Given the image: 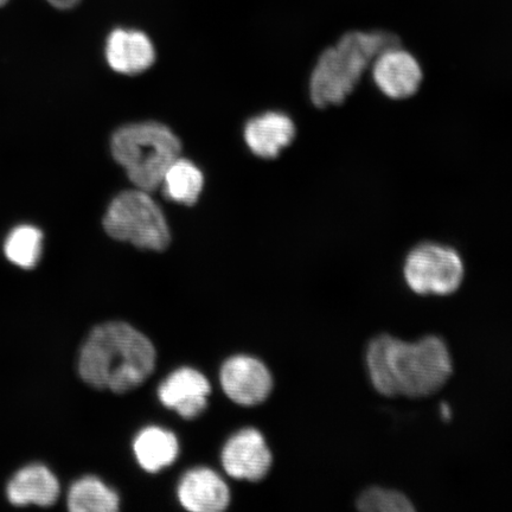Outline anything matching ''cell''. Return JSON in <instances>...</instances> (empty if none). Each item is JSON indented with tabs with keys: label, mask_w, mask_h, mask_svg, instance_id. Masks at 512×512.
I'll return each mask as SVG.
<instances>
[{
	"label": "cell",
	"mask_w": 512,
	"mask_h": 512,
	"mask_svg": "<svg viewBox=\"0 0 512 512\" xmlns=\"http://www.w3.org/2000/svg\"><path fill=\"white\" fill-rule=\"evenodd\" d=\"M104 226L111 238L150 251H164L171 240L162 209L145 190H128L115 197Z\"/></svg>",
	"instance_id": "obj_5"
},
{
	"label": "cell",
	"mask_w": 512,
	"mask_h": 512,
	"mask_svg": "<svg viewBox=\"0 0 512 512\" xmlns=\"http://www.w3.org/2000/svg\"><path fill=\"white\" fill-rule=\"evenodd\" d=\"M48 2L55 6L57 9L67 10L74 8L75 5H78L80 0H48Z\"/></svg>",
	"instance_id": "obj_20"
},
{
	"label": "cell",
	"mask_w": 512,
	"mask_h": 512,
	"mask_svg": "<svg viewBox=\"0 0 512 512\" xmlns=\"http://www.w3.org/2000/svg\"><path fill=\"white\" fill-rule=\"evenodd\" d=\"M119 504L117 492L93 476L76 480L69 490L68 508L73 512H115Z\"/></svg>",
	"instance_id": "obj_16"
},
{
	"label": "cell",
	"mask_w": 512,
	"mask_h": 512,
	"mask_svg": "<svg viewBox=\"0 0 512 512\" xmlns=\"http://www.w3.org/2000/svg\"><path fill=\"white\" fill-rule=\"evenodd\" d=\"M133 451L145 471L156 473L174 464L179 454V444L174 433L151 426L134 439Z\"/></svg>",
	"instance_id": "obj_15"
},
{
	"label": "cell",
	"mask_w": 512,
	"mask_h": 512,
	"mask_svg": "<svg viewBox=\"0 0 512 512\" xmlns=\"http://www.w3.org/2000/svg\"><path fill=\"white\" fill-rule=\"evenodd\" d=\"M156 357L150 339L133 326L121 322L101 324L83 344L79 374L95 389L125 394L149 379Z\"/></svg>",
	"instance_id": "obj_2"
},
{
	"label": "cell",
	"mask_w": 512,
	"mask_h": 512,
	"mask_svg": "<svg viewBox=\"0 0 512 512\" xmlns=\"http://www.w3.org/2000/svg\"><path fill=\"white\" fill-rule=\"evenodd\" d=\"M6 496L16 507L30 504L50 507L60 496L59 480L44 465L25 466L11 478L6 488Z\"/></svg>",
	"instance_id": "obj_13"
},
{
	"label": "cell",
	"mask_w": 512,
	"mask_h": 512,
	"mask_svg": "<svg viewBox=\"0 0 512 512\" xmlns=\"http://www.w3.org/2000/svg\"><path fill=\"white\" fill-rule=\"evenodd\" d=\"M440 412H441V418L445 419V420H448L451 418V408L448 407L446 405V403H444L443 406H441V409H440Z\"/></svg>",
	"instance_id": "obj_21"
},
{
	"label": "cell",
	"mask_w": 512,
	"mask_h": 512,
	"mask_svg": "<svg viewBox=\"0 0 512 512\" xmlns=\"http://www.w3.org/2000/svg\"><path fill=\"white\" fill-rule=\"evenodd\" d=\"M8 2H9V0H0V6H3Z\"/></svg>",
	"instance_id": "obj_22"
},
{
	"label": "cell",
	"mask_w": 512,
	"mask_h": 512,
	"mask_svg": "<svg viewBox=\"0 0 512 512\" xmlns=\"http://www.w3.org/2000/svg\"><path fill=\"white\" fill-rule=\"evenodd\" d=\"M222 464L230 477L258 482L272 466V453L254 428L233 435L222 451Z\"/></svg>",
	"instance_id": "obj_9"
},
{
	"label": "cell",
	"mask_w": 512,
	"mask_h": 512,
	"mask_svg": "<svg viewBox=\"0 0 512 512\" xmlns=\"http://www.w3.org/2000/svg\"><path fill=\"white\" fill-rule=\"evenodd\" d=\"M43 234L32 226L16 227L5 241L6 258L24 270L34 268L42 255Z\"/></svg>",
	"instance_id": "obj_18"
},
{
	"label": "cell",
	"mask_w": 512,
	"mask_h": 512,
	"mask_svg": "<svg viewBox=\"0 0 512 512\" xmlns=\"http://www.w3.org/2000/svg\"><path fill=\"white\" fill-rule=\"evenodd\" d=\"M204 184L202 171L187 159H176L165 172L164 194L169 200L192 206L200 197Z\"/></svg>",
	"instance_id": "obj_17"
},
{
	"label": "cell",
	"mask_w": 512,
	"mask_h": 512,
	"mask_svg": "<svg viewBox=\"0 0 512 512\" xmlns=\"http://www.w3.org/2000/svg\"><path fill=\"white\" fill-rule=\"evenodd\" d=\"M366 367L371 386L387 398H427L438 393L453 373L450 349L434 335L415 342L377 336L368 344Z\"/></svg>",
	"instance_id": "obj_1"
},
{
	"label": "cell",
	"mask_w": 512,
	"mask_h": 512,
	"mask_svg": "<svg viewBox=\"0 0 512 512\" xmlns=\"http://www.w3.org/2000/svg\"><path fill=\"white\" fill-rule=\"evenodd\" d=\"M296 127L287 115L278 112L265 113L246 125V143L261 158H275L293 142Z\"/></svg>",
	"instance_id": "obj_14"
},
{
	"label": "cell",
	"mask_w": 512,
	"mask_h": 512,
	"mask_svg": "<svg viewBox=\"0 0 512 512\" xmlns=\"http://www.w3.org/2000/svg\"><path fill=\"white\" fill-rule=\"evenodd\" d=\"M377 88L392 100H406L418 93L424 72L418 60L400 46L388 48L371 64Z\"/></svg>",
	"instance_id": "obj_7"
},
{
	"label": "cell",
	"mask_w": 512,
	"mask_h": 512,
	"mask_svg": "<svg viewBox=\"0 0 512 512\" xmlns=\"http://www.w3.org/2000/svg\"><path fill=\"white\" fill-rule=\"evenodd\" d=\"M400 46L387 31H351L320 55L310 80V95L319 108L341 105L382 51Z\"/></svg>",
	"instance_id": "obj_3"
},
{
	"label": "cell",
	"mask_w": 512,
	"mask_h": 512,
	"mask_svg": "<svg viewBox=\"0 0 512 512\" xmlns=\"http://www.w3.org/2000/svg\"><path fill=\"white\" fill-rule=\"evenodd\" d=\"M106 57L114 72L136 75L152 66L156 53L144 32L117 29L107 38Z\"/></svg>",
	"instance_id": "obj_12"
},
{
	"label": "cell",
	"mask_w": 512,
	"mask_h": 512,
	"mask_svg": "<svg viewBox=\"0 0 512 512\" xmlns=\"http://www.w3.org/2000/svg\"><path fill=\"white\" fill-rule=\"evenodd\" d=\"M221 384L228 398L241 406L260 405L273 388L265 364L249 356L229 358L221 369Z\"/></svg>",
	"instance_id": "obj_8"
},
{
	"label": "cell",
	"mask_w": 512,
	"mask_h": 512,
	"mask_svg": "<svg viewBox=\"0 0 512 512\" xmlns=\"http://www.w3.org/2000/svg\"><path fill=\"white\" fill-rule=\"evenodd\" d=\"M211 387L207 377L192 368H181L166 377L158 389V398L166 408L184 419H195L208 407Z\"/></svg>",
	"instance_id": "obj_10"
},
{
	"label": "cell",
	"mask_w": 512,
	"mask_h": 512,
	"mask_svg": "<svg viewBox=\"0 0 512 512\" xmlns=\"http://www.w3.org/2000/svg\"><path fill=\"white\" fill-rule=\"evenodd\" d=\"M357 509L366 512H412L414 505L405 494L400 491L369 488L357 498Z\"/></svg>",
	"instance_id": "obj_19"
},
{
	"label": "cell",
	"mask_w": 512,
	"mask_h": 512,
	"mask_svg": "<svg viewBox=\"0 0 512 512\" xmlns=\"http://www.w3.org/2000/svg\"><path fill=\"white\" fill-rule=\"evenodd\" d=\"M112 153L137 189L162 185L165 172L179 158L182 146L175 133L158 123L132 124L113 134Z\"/></svg>",
	"instance_id": "obj_4"
},
{
	"label": "cell",
	"mask_w": 512,
	"mask_h": 512,
	"mask_svg": "<svg viewBox=\"0 0 512 512\" xmlns=\"http://www.w3.org/2000/svg\"><path fill=\"white\" fill-rule=\"evenodd\" d=\"M465 265L452 247L426 242L408 253L403 264V279L419 296H451L462 286Z\"/></svg>",
	"instance_id": "obj_6"
},
{
	"label": "cell",
	"mask_w": 512,
	"mask_h": 512,
	"mask_svg": "<svg viewBox=\"0 0 512 512\" xmlns=\"http://www.w3.org/2000/svg\"><path fill=\"white\" fill-rule=\"evenodd\" d=\"M178 498L185 509L194 512H220L230 502L227 484L207 467L185 473L178 485Z\"/></svg>",
	"instance_id": "obj_11"
}]
</instances>
